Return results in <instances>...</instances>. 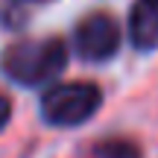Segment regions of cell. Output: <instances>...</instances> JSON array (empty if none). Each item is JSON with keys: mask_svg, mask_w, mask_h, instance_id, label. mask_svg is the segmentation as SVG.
<instances>
[{"mask_svg": "<svg viewBox=\"0 0 158 158\" xmlns=\"http://www.w3.org/2000/svg\"><path fill=\"white\" fill-rule=\"evenodd\" d=\"M102 91L94 82H62L41 97V117L50 126H79L97 114Z\"/></svg>", "mask_w": 158, "mask_h": 158, "instance_id": "7a4b0ae2", "label": "cell"}, {"mask_svg": "<svg viewBox=\"0 0 158 158\" xmlns=\"http://www.w3.org/2000/svg\"><path fill=\"white\" fill-rule=\"evenodd\" d=\"M35 3H41V0H35Z\"/></svg>", "mask_w": 158, "mask_h": 158, "instance_id": "52a82bcc", "label": "cell"}, {"mask_svg": "<svg viewBox=\"0 0 158 158\" xmlns=\"http://www.w3.org/2000/svg\"><path fill=\"white\" fill-rule=\"evenodd\" d=\"M97 158H138V147L132 141H120V138H111V141H102L94 147Z\"/></svg>", "mask_w": 158, "mask_h": 158, "instance_id": "5b68a950", "label": "cell"}, {"mask_svg": "<svg viewBox=\"0 0 158 158\" xmlns=\"http://www.w3.org/2000/svg\"><path fill=\"white\" fill-rule=\"evenodd\" d=\"M129 38L138 50L158 47V0H135L129 12Z\"/></svg>", "mask_w": 158, "mask_h": 158, "instance_id": "277c9868", "label": "cell"}, {"mask_svg": "<svg viewBox=\"0 0 158 158\" xmlns=\"http://www.w3.org/2000/svg\"><path fill=\"white\" fill-rule=\"evenodd\" d=\"M73 47L85 62H108L120 47V27L111 15L94 12L76 23Z\"/></svg>", "mask_w": 158, "mask_h": 158, "instance_id": "3957f363", "label": "cell"}, {"mask_svg": "<svg viewBox=\"0 0 158 158\" xmlns=\"http://www.w3.org/2000/svg\"><path fill=\"white\" fill-rule=\"evenodd\" d=\"M9 117H12V106H9V100H6V97H0V132L6 129Z\"/></svg>", "mask_w": 158, "mask_h": 158, "instance_id": "8992f818", "label": "cell"}, {"mask_svg": "<svg viewBox=\"0 0 158 158\" xmlns=\"http://www.w3.org/2000/svg\"><path fill=\"white\" fill-rule=\"evenodd\" d=\"M64 68H68V47L59 38L15 41L0 56V70L23 88H38L53 82Z\"/></svg>", "mask_w": 158, "mask_h": 158, "instance_id": "6da1fadb", "label": "cell"}]
</instances>
